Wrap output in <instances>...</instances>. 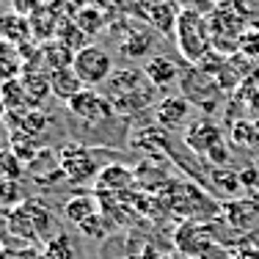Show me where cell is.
<instances>
[{"mask_svg":"<svg viewBox=\"0 0 259 259\" xmlns=\"http://www.w3.org/2000/svg\"><path fill=\"white\" fill-rule=\"evenodd\" d=\"M58 163H61V171H64V177L69 182L75 185H83V182H91L100 177V163H97L94 152L89 149V146L83 144H69L61 149L58 155Z\"/></svg>","mask_w":259,"mask_h":259,"instance_id":"obj_4","label":"cell"},{"mask_svg":"<svg viewBox=\"0 0 259 259\" xmlns=\"http://www.w3.org/2000/svg\"><path fill=\"white\" fill-rule=\"evenodd\" d=\"M22 89H25L28 100H30V108H39L47 97L53 94L50 89V75L41 69H33V72H22Z\"/></svg>","mask_w":259,"mask_h":259,"instance_id":"obj_16","label":"cell"},{"mask_svg":"<svg viewBox=\"0 0 259 259\" xmlns=\"http://www.w3.org/2000/svg\"><path fill=\"white\" fill-rule=\"evenodd\" d=\"M0 3H3V0H0Z\"/></svg>","mask_w":259,"mask_h":259,"instance_id":"obj_31","label":"cell"},{"mask_svg":"<svg viewBox=\"0 0 259 259\" xmlns=\"http://www.w3.org/2000/svg\"><path fill=\"white\" fill-rule=\"evenodd\" d=\"M11 152H14L17 157L22 160V163H33L36 157H39L41 146H39V138H33V135H25V133H11Z\"/></svg>","mask_w":259,"mask_h":259,"instance_id":"obj_21","label":"cell"},{"mask_svg":"<svg viewBox=\"0 0 259 259\" xmlns=\"http://www.w3.org/2000/svg\"><path fill=\"white\" fill-rule=\"evenodd\" d=\"M25 163L11 149H0V182H20Z\"/></svg>","mask_w":259,"mask_h":259,"instance_id":"obj_23","label":"cell"},{"mask_svg":"<svg viewBox=\"0 0 259 259\" xmlns=\"http://www.w3.org/2000/svg\"><path fill=\"white\" fill-rule=\"evenodd\" d=\"M55 39L61 41V45H66L72 53L83 50L85 47V39H89V33H85L83 28L77 25L72 17H66V20H58V28H55Z\"/></svg>","mask_w":259,"mask_h":259,"instance_id":"obj_19","label":"cell"},{"mask_svg":"<svg viewBox=\"0 0 259 259\" xmlns=\"http://www.w3.org/2000/svg\"><path fill=\"white\" fill-rule=\"evenodd\" d=\"M174 41H177V50L182 53V58L190 61V64H201L215 50L209 20L199 9L180 11V20H177V28H174Z\"/></svg>","mask_w":259,"mask_h":259,"instance_id":"obj_1","label":"cell"},{"mask_svg":"<svg viewBox=\"0 0 259 259\" xmlns=\"http://www.w3.org/2000/svg\"><path fill=\"white\" fill-rule=\"evenodd\" d=\"M94 182H97V193H124V190L133 188L135 174L121 163H110V165H102L100 177Z\"/></svg>","mask_w":259,"mask_h":259,"instance_id":"obj_9","label":"cell"},{"mask_svg":"<svg viewBox=\"0 0 259 259\" xmlns=\"http://www.w3.org/2000/svg\"><path fill=\"white\" fill-rule=\"evenodd\" d=\"M0 39L11 41V45L22 47L33 39V30H30V20H25L17 11H3L0 14Z\"/></svg>","mask_w":259,"mask_h":259,"instance_id":"obj_11","label":"cell"},{"mask_svg":"<svg viewBox=\"0 0 259 259\" xmlns=\"http://www.w3.org/2000/svg\"><path fill=\"white\" fill-rule=\"evenodd\" d=\"M155 47V39L149 36V30L141 28V25H133L127 30V36L121 39V53L127 58H141V55H149V50Z\"/></svg>","mask_w":259,"mask_h":259,"instance_id":"obj_18","label":"cell"},{"mask_svg":"<svg viewBox=\"0 0 259 259\" xmlns=\"http://www.w3.org/2000/svg\"><path fill=\"white\" fill-rule=\"evenodd\" d=\"M66 108H69V113L75 116V119L85 121V124H105V121L116 113L113 105L108 102V97L97 94L94 89H83L80 94H75L66 102Z\"/></svg>","mask_w":259,"mask_h":259,"instance_id":"obj_5","label":"cell"},{"mask_svg":"<svg viewBox=\"0 0 259 259\" xmlns=\"http://www.w3.org/2000/svg\"><path fill=\"white\" fill-rule=\"evenodd\" d=\"M50 89H53V97H58V100L69 102L75 94H80V91L85 89L83 83H80V77L75 75V69H55L50 72Z\"/></svg>","mask_w":259,"mask_h":259,"instance_id":"obj_17","label":"cell"},{"mask_svg":"<svg viewBox=\"0 0 259 259\" xmlns=\"http://www.w3.org/2000/svg\"><path fill=\"white\" fill-rule=\"evenodd\" d=\"M232 135H234V144H240V146H256L259 144V121H251V119L237 121Z\"/></svg>","mask_w":259,"mask_h":259,"instance_id":"obj_26","label":"cell"},{"mask_svg":"<svg viewBox=\"0 0 259 259\" xmlns=\"http://www.w3.org/2000/svg\"><path fill=\"white\" fill-rule=\"evenodd\" d=\"M25 209H28V215H30V221H33V226H36V232H39V240H50L55 237L61 229H58V221H55V215H53V209L45 204V201H39V199H28L25 201Z\"/></svg>","mask_w":259,"mask_h":259,"instance_id":"obj_13","label":"cell"},{"mask_svg":"<svg viewBox=\"0 0 259 259\" xmlns=\"http://www.w3.org/2000/svg\"><path fill=\"white\" fill-rule=\"evenodd\" d=\"M25 72V58L22 50L11 41L0 39V83H9V80H20Z\"/></svg>","mask_w":259,"mask_h":259,"instance_id":"obj_14","label":"cell"},{"mask_svg":"<svg viewBox=\"0 0 259 259\" xmlns=\"http://www.w3.org/2000/svg\"><path fill=\"white\" fill-rule=\"evenodd\" d=\"M80 232L85 234V237H94V240H102L105 234H108V221H105V212H97L94 218H89L85 224L77 226Z\"/></svg>","mask_w":259,"mask_h":259,"instance_id":"obj_28","label":"cell"},{"mask_svg":"<svg viewBox=\"0 0 259 259\" xmlns=\"http://www.w3.org/2000/svg\"><path fill=\"white\" fill-rule=\"evenodd\" d=\"M72 20L91 36V33H97L100 28H105V6H100V9H97V6H91V9H80V11H75Z\"/></svg>","mask_w":259,"mask_h":259,"instance_id":"obj_24","label":"cell"},{"mask_svg":"<svg viewBox=\"0 0 259 259\" xmlns=\"http://www.w3.org/2000/svg\"><path fill=\"white\" fill-rule=\"evenodd\" d=\"M22 248H11V245H0V259H20Z\"/></svg>","mask_w":259,"mask_h":259,"instance_id":"obj_29","label":"cell"},{"mask_svg":"<svg viewBox=\"0 0 259 259\" xmlns=\"http://www.w3.org/2000/svg\"><path fill=\"white\" fill-rule=\"evenodd\" d=\"M75 75L85 89H97V85L108 83L113 75V55L100 45H85L83 50L75 53V64H72Z\"/></svg>","mask_w":259,"mask_h":259,"instance_id":"obj_3","label":"cell"},{"mask_svg":"<svg viewBox=\"0 0 259 259\" xmlns=\"http://www.w3.org/2000/svg\"><path fill=\"white\" fill-rule=\"evenodd\" d=\"M237 50H240V55H245V58H248L251 64H254V61H259V28L243 30Z\"/></svg>","mask_w":259,"mask_h":259,"instance_id":"obj_27","label":"cell"},{"mask_svg":"<svg viewBox=\"0 0 259 259\" xmlns=\"http://www.w3.org/2000/svg\"><path fill=\"white\" fill-rule=\"evenodd\" d=\"M155 116H157L160 127H165V130L185 127V121L190 116V102L182 94H171L165 100H160V105L155 108Z\"/></svg>","mask_w":259,"mask_h":259,"instance_id":"obj_8","label":"cell"},{"mask_svg":"<svg viewBox=\"0 0 259 259\" xmlns=\"http://www.w3.org/2000/svg\"><path fill=\"white\" fill-rule=\"evenodd\" d=\"M97 212H102V207H100V199L91 196V193H77V196H72V199H66V204H64V218L72 221L75 226L85 224V221L94 218Z\"/></svg>","mask_w":259,"mask_h":259,"instance_id":"obj_12","label":"cell"},{"mask_svg":"<svg viewBox=\"0 0 259 259\" xmlns=\"http://www.w3.org/2000/svg\"><path fill=\"white\" fill-rule=\"evenodd\" d=\"M45 256L47 259H77L80 256V248L75 243V237L66 232H58L55 237H50L45 243Z\"/></svg>","mask_w":259,"mask_h":259,"instance_id":"obj_20","label":"cell"},{"mask_svg":"<svg viewBox=\"0 0 259 259\" xmlns=\"http://www.w3.org/2000/svg\"><path fill=\"white\" fill-rule=\"evenodd\" d=\"M146 22L163 36H174V28H177V20H180V11H177L174 0H152L146 6Z\"/></svg>","mask_w":259,"mask_h":259,"instance_id":"obj_10","label":"cell"},{"mask_svg":"<svg viewBox=\"0 0 259 259\" xmlns=\"http://www.w3.org/2000/svg\"><path fill=\"white\" fill-rule=\"evenodd\" d=\"M144 75L146 80H149L155 89L160 91H165V89H171L174 83H180V66L174 64V61L168 58V55H163V53H155V55H149V61L144 64Z\"/></svg>","mask_w":259,"mask_h":259,"instance_id":"obj_7","label":"cell"},{"mask_svg":"<svg viewBox=\"0 0 259 259\" xmlns=\"http://www.w3.org/2000/svg\"><path fill=\"white\" fill-rule=\"evenodd\" d=\"M41 64H45L47 75L55 69H69V66L75 64V53L66 45H61L58 39H50V41L41 45Z\"/></svg>","mask_w":259,"mask_h":259,"instance_id":"obj_15","label":"cell"},{"mask_svg":"<svg viewBox=\"0 0 259 259\" xmlns=\"http://www.w3.org/2000/svg\"><path fill=\"white\" fill-rule=\"evenodd\" d=\"M105 85H108V102L113 105L116 113H135V110L146 108L152 100V91H155V85L138 69L113 72Z\"/></svg>","mask_w":259,"mask_h":259,"instance_id":"obj_2","label":"cell"},{"mask_svg":"<svg viewBox=\"0 0 259 259\" xmlns=\"http://www.w3.org/2000/svg\"><path fill=\"white\" fill-rule=\"evenodd\" d=\"M6 113H9V110H6V102H3V97H0V119H6Z\"/></svg>","mask_w":259,"mask_h":259,"instance_id":"obj_30","label":"cell"},{"mask_svg":"<svg viewBox=\"0 0 259 259\" xmlns=\"http://www.w3.org/2000/svg\"><path fill=\"white\" fill-rule=\"evenodd\" d=\"M28 196L22 193L20 182H0V212H11L20 204H25Z\"/></svg>","mask_w":259,"mask_h":259,"instance_id":"obj_25","label":"cell"},{"mask_svg":"<svg viewBox=\"0 0 259 259\" xmlns=\"http://www.w3.org/2000/svg\"><path fill=\"white\" fill-rule=\"evenodd\" d=\"M0 97L6 102V110H25L30 108V100L22 89V80H9V83H0Z\"/></svg>","mask_w":259,"mask_h":259,"instance_id":"obj_22","label":"cell"},{"mask_svg":"<svg viewBox=\"0 0 259 259\" xmlns=\"http://www.w3.org/2000/svg\"><path fill=\"white\" fill-rule=\"evenodd\" d=\"M185 144H188V149L193 152V155L207 160L209 152H215L224 144V133H221V127L215 124L212 119H199L185 130Z\"/></svg>","mask_w":259,"mask_h":259,"instance_id":"obj_6","label":"cell"}]
</instances>
